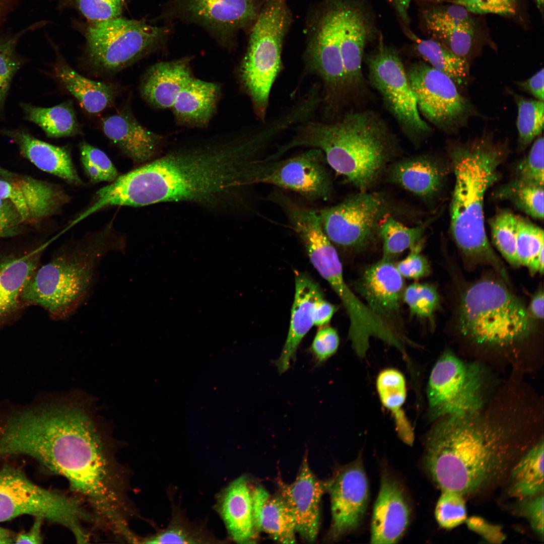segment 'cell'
<instances>
[{
  "instance_id": "cell-62",
  "label": "cell",
  "mask_w": 544,
  "mask_h": 544,
  "mask_svg": "<svg viewBox=\"0 0 544 544\" xmlns=\"http://www.w3.org/2000/svg\"><path fill=\"white\" fill-rule=\"evenodd\" d=\"M543 292L538 290L533 297L529 305V312L536 319L543 318Z\"/></svg>"
},
{
  "instance_id": "cell-61",
  "label": "cell",
  "mask_w": 544,
  "mask_h": 544,
  "mask_svg": "<svg viewBox=\"0 0 544 544\" xmlns=\"http://www.w3.org/2000/svg\"><path fill=\"white\" fill-rule=\"evenodd\" d=\"M415 0H391L400 18L403 22L407 25L409 24V10L411 3ZM427 1L433 3H442L444 2H450V0H418Z\"/></svg>"
},
{
  "instance_id": "cell-17",
  "label": "cell",
  "mask_w": 544,
  "mask_h": 544,
  "mask_svg": "<svg viewBox=\"0 0 544 544\" xmlns=\"http://www.w3.org/2000/svg\"><path fill=\"white\" fill-rule=\"evenodd\" d=\"M255 0H170L168 17L199 24L224 47L233 45L234 34L256 20Z\"/></svg>"
},
{
  "instance_id": "cell-5",
  "label": "cell",
  "mask_w": 544,
  "mask_h": 544,
  "mask_svg": "<svg viewBox=\"0 0 544 544\" xmlns=\"http://www.w3.org/2000/svg\"><path fill=\"white\" fill-rule=\"evenodd\" d=\"M126 244L125 237L109 224L65 242L30 279L22 303L43 308L53 320L67 319L89 297L101 260L110 252L123 251Z\"/></svg>"
},
{
  "instance_id": "cell-24",
  "label": "cell",
  "mask_w": 544,
  "mask_h": 544,
  "mask_svg": "<svg viewBox=\"0 0 544 544\" xmlns=\"http://www.w3.org/2000/svg\"><path fill=\"white\" fill-rule=\"evenodd\" d=\"M105 135L136 164L153 159L165 141L162 135L143 126L129 109H123L102 120Z\"/></svg>"
},
{
  "instance_id": "cell-42",
  "label": "cell",
  "mask_w": 544,
  "mask_h": 544,
  "mask_svg": "<svg viewBox=\"0 0 544 544\" xmlns=\"http://www.w3.org/2000/svg\"><path fill=\"white\" fill-rule=\"evenodd\" d=\"M498 194L500 197L510 200L529 216L539 219H543V186L516 178L504 186Z\"/></svg>"
},
{
  "instance_id": "cell-57",
  "label": "cell",
  "mask_w": 544,
  "mask_h": 544,
  "mask_svg": "<svg viewBox=\"0 0 544 544\" xmlns=\"http://www.w3.org/2000/svg\"><path fill=\"white\" fill-rule=\"evenodd\" d=\"M471 530L482 536L485 539L492 543H501L505 536L499 526L489 523L479 516H471L465 521Z\"/></svg>"
},
{
  "instance_id": "cell-25",
  "label": "cell",
  "mask_w": 544,
  "mask_h": 544,
  "mask_svg": "<svg viewBox=\"0 0 544 544\" xmlns=\"http://www.w3.org/2000/svg\"><path fill=\"white\" fill-rule=\"evenodd\" d=\"M295 279V292L289 332L280 356L275 363L280 373L287 371L291 362L295 359L299 344L314 325L316 302L323 297L319 286L309 276L297 272Z\"/></svg>"
},
{
  "instance_id": "cell-18",
  "label": "cell",
  "mask_w": 544,
  "mask_h": 544,
  "mask_svg": "<svg viewBox=\"0 0 544 544\" xmlns=\"http://www.w3.org/2000/svg\"><path fill=\"white\" fill-rule=\"evenodd\" d=\"M0 197L14 205L30 229L38 228L70 200L60 185L11 171L1 164Z\"/></svg>"
},
{
  "instance_id": "cell-29",
  "label": "cell",
  "mask_w": 544,
  "mask_h": 544,
  "mask_svg": "<svg viewBox=\"0 0 544 544\" xmlns=\"http://www.w3.org/2000/svg\"><path fill=\"white\" fill-rule=\"evenodd\" d=\"M387 180L423 200L440 190L444 171L440 164L428 155H417L394 161L387 169Z\"/></svg>"
},
{
  "instance_id": "cell-50",
  "label": "cell",
  "mask_w": 544,
  "mask_h": 544,
  "mask_svg": "<svg viewBox=\"0 0 544 544\" xmlns=\"http://www.w3.org/2000/svg\"><path fill=\"white\" fill-rule=\"evenodd\" d=\"M543 137L533 143L528 155L517 168V178L533 184L543 186Z\"/></svg>"
},
{
  "instance_id": "cell-26",
  "label": "cell",
  "mask_w": 544,
  "mask_h": 544,
  "mask_svg": "<svg viewBox=\"0 0 544 544\" xmlns=\"http://www.w3.org/2000/svg\"><path fill=\"white\" fill-rule=\"evenodd\" d=\"M190 62L184 57L150 66L141 81L143 98L156 109L170 110L179 92L194 76Z\"/></svg>"
},
{
  "instance_id": "cell-64",
  "label": "cell",
  "mask_w": 544,
  "mask_h": 544,
  "mask_svg": "<svg viewBox=\"0 0 544 544\" xmlns=\"http://www.w3.org/2000/svg\"><path fill=\"white\" fill-rule=\"evenodd\" d=\"M536 5L537 8L540 11L541 13L543 12V0H533Z\"/></svg>"
},
{
  "instance_id": "cell-44",
  "label": "cell",
  "mask_w": 544,
  "mask_h": 544,
  "mask_svg": "<svg viewBox=\"0 0 544 544\" xmlns=\"http://www.w3.org/2000/svg\"><path fill=\"white\" fill-rule=\"evenodd\" d=\"M59 9L75 10L87 21L95 22L120 17L128 0H53Z\"/></svg>"
},
{
  "instance_id": "cell-55",
  "label": "cell",
  "mask_w": 544,
  "mask_h": 544,
  "mask_svg": "<svg viewBox=\"0 0 544 544\" xmlns=\"http://www.w3.org/2000/svg\"><path fill=\"white\" fill-rule=\"evenodd\" d=\"M521 511L529 522L533 530L543 539V494L522 499Z\"/></svg>"
},
{
  "instance_id": "cell-47",
  "label": "cell",
  "mask_w": 544,
  "mask_h": 544,
  "mask_svg": "<svg viewBox=\"0 0 544 544\" xmlns=\"http://www.w3.org/2000/svg\"><path fill=\"white\" fill-rule=\"evenodd\" d=\"M423 15L426 27H451L475 32L476 25L471 13L456 4L433 6L424 11Z\"/></svg>"
},
{
  "instance_id": "cell-21",
  "label": "cell",
  "mask_w": 544,
  "mask_h": 544,
  "mask_svg": "<svg viewBox=\"0 0 544 544\" xmlns=\"http://www.w3.org/2000/svg\"><path fill=\"white\" fill-rule=\"evenodd\" d=\"M355 289L375 315L399 331L396 325L404 281L392 260L381 258L367 267L355 282Z\"/></svg>"
},
{
  "instance_id": "cell-22",
  "label": "cell",
  "mask_w": 544,
  "mask_h": 544,
  "mask_svg": "<svg viewBox=\"0 0 544 544\" xmlns=\"http://www.w3.org/2000/svg\"><path fill=\"white\" fill-rule=\"evenodd\" d=\"M281 495L293 515L296 532L306 542H315L320 526V503L327 482L319 480L311 470L306 456L295 481L281 484Z\"/></svg>"
},
{
  "instance_id": "cell-37",
  "label": "cell",
  "mask_w": 544,
  "mask_h": 544,
  "mask_svg": "<svg viewBox=\"0 0 544 544\" xmlns=\"http://www.w3.org/2000/svg\"><path fill=\"white\" fill-rule=\"evenodd\" d=\"M376 387L383 405L395 415L400 438L405 443L411 445L414 440L413 431L401 410L406 395L403 375L394 369H385L378 375Z\"/></svg>"
},
{
  "instance_id": "cell-39",
  "label": "cell",
  "mask_w": 544,
  "mask_h": 544,
  "mask_svg": "<svg viewBox=\"0 0 544 544\" xmlns=\"http://www.w3.org/2000/svg\"><path fill=\"white\" fill-rule=\"evenodd\" d=\"M543 231L529 221L518 217L516 254L520 265L532 274L543 271Z\"/></svg>"
},
{
  "instance_id": "cell-46",
  "label": "cell",
  "mask_w": 544,
  "mask_h": 544,
  "mask_svg": "<svg viewBox=\"0 0 544 544\" xmlns=\"http://www.w3.org/2000/svg\"><path fill=\"white\" fill-rule=\"evenodd\" d=\"M81 162L88 177L93 182H111L118 172L107 155L102 150L82 142L79 145Z\"/></svg>"
},
{
  "instance_id": "cell-3",
  "label": "cell",
  "mask_w": 544,
  "mask_h": 544,
  "mask_svg": "<svg viewBox=\"0 0 544 544\" xmlns=\"http://www.w3.org/2000/svg\"><path fill=\"white\" fill-rule=\"evenodd\" d=\"M479 413L447 417L426 438L423 465L442 491L464 497L492 488L530 447L516 426L479 417Z\"/></svg>"
},
{
  "instance_id": "cell-23",
  "label": "cell",
  "mask_w": 544,
  "mask_h": 544,
  "mask_svg": "<svg viewBox=\"0 0 544 544\" xmlns=\"http://www.w3.org/2000/svg\"><path fill=\"white\" fill-rule=\"evenodd\" d=\"M411 511L399 481L387 471L382 473L371 523V543H395L410 522Z\"/></svg>"
},
{
  "instance_id": "cell-20",
  "label": "cell",
  "mask_w": 544,
  "mask_h": 544,
  "mask_svg": "<svg viewBox=\"0 0 544 544\" xmlns=\"http://www.w3.org/2000/svg\"><path fill=\"white\" fill-rule=\"evenodd\" d=\"M50 241L39 240L0 250V328L16 318L25 305V286L40 266Z\"/></svg>"
},
{
  "instance_id": "cell-54",
  "label": "cell",
  "mask_w": 544,
  "mask_h": 544,
  "mask_svg": "<svg viewBox=\"0 0 544 544\" xmlns=\"http://www.w3.org/2000/svg\"><path fill=\"white\" fill-rule=\"evenodd\" d=\"M339 342L338 334L334 328L326 326L321 327L310 347V351L317 363H322L334 354L337 350Z\"/></svg>"
},
{
  "instance_id": "cell-31",
  "label": "cell",
  "mask_w": 544,
  "mask_h": 544,
  "mask_svg": "<svg viewBox=\"0 0 544 544\" xmlns=\"http://www.w3.org/2000/svg\"><path fill=\"white\" fill-rule=\"evenodd\" d=\"M368 32V24L363 11L344 2L341 51L346 89H355L363 83L362 61Z\"/></svg>"
},
{
  "instance_id": "cell-34",
  "label": "cell",
  "mask_w": 544,
  "mask_h": 544,
  "mask_svg": "<svg viewBox=\"0 0 544 544\" xmlns=\"http://www.w3.org/2000/svg\"><path fill=\"white\" fill-rule=\"evenodd\" d=\"M543 448L542 438L514 464L508 474L511 496L522 500L543 493Z\"/></svg>"
},
{
  "instance_id": "cell-38",
  "label": "cell",
  "mask_w": 544,
  "mask_h": 544,
  "mask_svg": "<svg viewBox=\"0 0 544 544\" xmlns=\"http://www.w3.org/2000/svg\"><path fill=\"white\" fill-rule=\"evenodd\" d=\"M423 225L408 227L393 216L386 217L381 223L379 237L383 244L382 258L391 260L423 239Z\"/></svg>"
},
{
  "instance_id": "cell-45",
  "label": "cell",
  "mask_w": 544,
  "mask_h": 544,
  "mask_svg": "<svg viewBox=\"0 0 544 544\" xmlns=\"http://www.w3.org/2000/svg\"><path fill=\"white\" fill-rule=\"evenodd\" d=\"M402 298L411 315L432 322L440 301L439 294L433 285L421 283L411 284L404 290Z\"/></svg>"
},
{
  "instance_id": "cell-1",
  "label": "cell",
  "mask_w": 544,
  "mask_h": 544,
  "mask_svg": "<svg viewBox=\"0 0 544 544\" xmlns=\"http://www.w3.org/2000/svg\"><path fill=\"white\" fill-rule=\"evenodd\" d=\"M13 446L18 455L30 457L64 477L115 536L131 537L125 470L81 408L32 404L16 428Z\"/></svg>"
},
{
  "instance_id": "cell-10",
  "label": "cell",
  "mask_w": 544,
  "mask_h": 544,
  "mask_svg": "<svg viewBox=\"0 0 544 544\" xmlns=\"http://www.w3.org/2000/svg\"><path fill=\"white\" fill-rule=\"evenodd\" d=\"M79 497L38 486L19 467L0 468V522L23 515L39 517L68 528L79 543L89 536L83 524L93 520Z\"/></svg>"
},
{
  "instance_id": "cell-13",
  "label": "cell",
  "mask_w": 544,
  "mask_h": 544,
  "mask_svg": "<svg viewBox=\"0 0 544 544\" xmlns=\"http://www.w3.org/2000/svg\"><path fill=\"white\" fill-rule=\"evenodd\" d=\"M263 157L249 168L247 180L250 186L271 185L295 192L310 201H327L332 197V178L320 150L309 148L287 159L267 160Z\"/></svg>"
},
{
  "instance_id": "cell-33",
  "label": "cell",
  "mask_w": 544,
  "mask_h": 544,
  "mask_svg": "<svg viewBox=\"0 0 544 544\" xmlns=\"http://www.w3.org/2000/svg\"><path fill=\"white\" fill-rule=\"evenodd\" d=\"M57 56L55 77L86 111L96 114L113 104L119 92L116 85L90 80L74 70L62 56Z\"/></svg>"
},
{
  "instance_id": "cell-32",
  "label": "cell",
  "mask_w": 544,
  "mask_h": 544,
  "mask_svg": "<svg viewBox=\"0 0 544 544\" xmlns=\"http://www.w3.org/2000/svg\"><path fill=\"white\" fill-rule=\"evenodd\" d=\"M251 494L257 531L267 533L279 543H296L294 518L284 498L281 495L270 494L262 487L255 488Z\"/></svg>"
},
{
  "instance_id": "cell-56",
  "label": "cell",
  "mask_w": 544,
  "mask_h": 544,
  "mask_svg": "<svg viewBox=\"0 0 544 544\" xmlns=\"http://www.w3.org/2000/svg\"><path fill=\"white\" fill-rule=\"evenodd\" d=\"M200 540L182 526L173 525L154 536L147 537L140 542L145 543H196Z\"/></svg>"
},
{
  "instance_id": "cell-19",
  "label": "cell",
  "mask_w": 544,
  "mask_h": 544,
  "mask_svg": "<svg viewBox=\"0 0 544 544\" xmlns=\"http://www.w3.org/2000/svg\"><path fill=\"white\" fill-rule=\"evenodd\" d=\"M331 502L329 536L336 540L361 524L369 501L368 479L361 456L341 468L327 482Z\"/></svg>"
},
{
  "instance_id": "cell-4",
  "label": "cell",
  "mask_w": 544,
  "mask_h": 544,
  "mask_svg": "<svg viewBox=\"0 0 544 544\" xmlns=\"http://www.w3.org/2000/svg\"><path fill=\"white\" fill-rule=\"evenodd\" d=\"M320 150L327 164L359 191H368L399 155V149L381 120L368 112L351 113L332 122L306 120L274 155L296 147Z\"/></svg>"
},
{
  "instance_id": "cell-9",
  "label": "cell",
  "mask_w": 544,
  "mask_h": 544,
  "mask_svg": "<svg viewBox=\"0 0 544 544\" xmlns=\"http://www.w3.org/2000/svg\"><path fill=\"white\" fill-rule=\"evenodd\" d=\"M90 66L113 73L155 52L165 44L169 28L120 17L80 24Z\"/></svg>"
},
{
  "instance_id": "cell-28",
  "label": "cell",
  "mask_w": 544,
  "mask_h": 544,
  "mask_svg": "<svg viewBox=\"0 0 544 544\" xmlns=\"http://www.w3.org/2000/svg\"><path fill=\"white\" fill-rule=\"evenodd\" d=\"M220 95L217 83L194 76L179 92L170 110L177 125L206 128L216 112Z\"/></svg>"
},
{
  "instance_id": "cell-60",
  "label": "cell",
  "mask_w": 544,
  "mask_h": 544,
  "mask_svg": "<svg viewBox=\"0 0 544 544\" xmlns=\"http://www.w3.org/2000/svg\"><path fill=\"white\" fill-rule=\"evenodd\" d=\"M43 518L36 517L31 528L26 532H21L15 536L16 543H41L43 542L41 526Z\"/></svg>"
},
{
  "instance_id": "cell-59",
  "label": "cell",
  "mask_w": 544,
  "mask_h": 544,
  "mask_svg": "<svg viewBox=\"0 0 544 544\" xmlns=\"http://www.w3.org/2000/svg\"><path fill=\"white\" fill-rule=\"evenodd\" d=\"M543 74L542 68L528 79L519 82L518 85L523 90L532 95L537 100L543 101Z\"/></svg>"
},
{
  "instance_id": "cell-2",
  "label": "cell",
  "mask_w": 544,
  "mask_h": 544,
  "mask_svg": "<svg viewBox=\"0 0 544 544\" xmlns=\"http://www.w3.org/2000/svg\"><path fill=\"white\" fill-rule=\"evenodd\" d=\"M272 141L270 130L261 126L174 149L118 175L106 187L107 201L112 206L175 201L244 205L250 167L263 157Z\"/></svg>"
},
{
  "instance_id": "cell-43",
  "label": "cell",
  "mask_w": 544,
  "mask_h": 544,
  "mask_svg": "<svg viewBox=\"0 0 544 544\" xmlns=\"http://www.w3.org/2000/svg\"><path fill=\"white\" fill-rule=\"evenodd\" d=\"M518 217L504 211L498 214L491 222L493 243L503 257L512 266H520L516 254V239Z\"/></svg>"
},
{
  "instance_id": "cell-27",
  "label": "cell",
  "mask_w": 544,
  "mask_h": 544,
  "mask_svg": "<svg viewBox=\"0 0 544 544\" xmlns=\"http://www.w3.org/2000/svg\"><path fill=\"white\" fill-rule=\"evenodd\" d=\"M1 133L13 141L20 154L39 169L69 183L82 184L66 147L39 140L23 129H3Z\"/></svg>"
},
{
  "instance_id": "cell-6",
  "label": "cell",
  "mask_w": 544,
  "mask_h": 544,
  "mask_svg": "<svg viewBox=\"0 0 544 544\" xmlns=\"http://www.w3.org/2000/svg\"><path fill=\"white\" fill-rule=\"evenodd\" d=\"M504 148L484 134L450 152L455 184L450 205V228L456 245L469 260L492 265L503 278L504 266L486 236L484 203L486 191L498 179Z\"/></svg>"
},
{
  "instance_id": "cell-53",
  "label": "cell",
  "mask_w": 544,
  "mask_h": 544,
  "mask_svg": "<svg viewBox=\"0 0 544 544\" xmlns=\"http://www.w3.org/2000/svg\"><path fill=\"white\" fill-rule=\"evenodd\" d=\"M29 229L14 205L0 197V239L16 238Z\"/></svg>"
},
{
  "instance_id": "cell-63",
  "label": "cell",
  "mask_w": 544,
  "mask_h": 544,
  "mask_svg": "<svg viewBox=\"0 0 544 544\" xmlns=\"http://www.w3.org/2000/svg\"><path fill=\"white\" fill-rule=\"evenodd\" d=\"M15 536L9 530L0 527V543H11L14 542Z\"/></svg>"
},
{
  "instance_id": "cell-30",
  "label": "cell",
  "mask_w": 544,
  "mask_h": 544,
  "mask_svg": "<svg viewBox=\"0 0 544 544\" xmlns=\"http://www.w3.org/2000/svg\"><path fill=\"white\" fill-rule=\"evenodd\" d=\"M219 512L230 537L239 543L256 542L252 494L247 481L241 476L225 489L219 501Z\"/></svg>"
},
{
  "instance_id": "cell-41",
  "label": "cell",
  "mask_w": 544,
  "mask_h": 544,
  "mask_svg": "<svg viewBox=\"0 0 544 544\" xmlns=\"http://www.w3.org/2000/svg\"><path fill=\"white\" fill-rule=\"evenodd\" d=\"M518 108L516 125L518 142L523 149L538 136L543 128V101L515 95Z\"/></svg>"
},
{
  "instance_id": "cell-7",
  "label": "cell",
  "mask_w": 544,
  "mask_h": 544,
  "mask_svg": "<svg viewBox=\"0 0 544 544\" xmlns=\"http://www.w3.org/2000/svg\"><path fill=\"white\" fill-rule=\"evenodd\" d=\"M459 327L468 338L481 344L504 346L530 332L529 312L502 284L483 280L464 292L459 312Z\"/></svg>"
},
{
  "instance_id": "cell-40",
  "label": "cell",
  "mask_w": 544,
  "mask_h": 544,
  "mask_svg": "<svg viewBox=\"0 0 544 544\" xmlns=\"http://www.w3.org/2000/svg\"><path fill=\"white\" fill-rule=\"evenodd\" d=\"M44 25V21L37 22L16 33L0 36V111L12 79L22 64V60L16 51L19 39L27 32Z\"/></svg>"
},
{
  "instance_id": "cell-15",
  "label": "cell",
  "mask_w": 544,
  "mask_h": 544,
  "mask_svg": "<svg viewBox=\"0 0 544 544\" xmlns=\"http://www.w3.org/2000/svg\"><path fill=\"white\" fill-rule=\"evenodd\" d=\"M372 85L381 95L391 113L415 141L430 131L419 113L407 72L398 53L382 44L367 60Z\"/></svg>"
},
{
  "instance_id": "cell-52",
  "label": "cell",
  "mask_w": 544,
  "mask_h": 544,
  "mask_svg": "<svg viewBox=\"0 0 544 544\" xmlns=\"http://www.w3.org/2000/svg\"><path fill=\"white\" fill-rule=\"evenodd\" d=\"M424 243L423 239L411 248L409 254L395 265L403 278L417 280L430 274V264L421 253Z\"/></svg>"
},
{
  "instance_id": "cell-58",
  "label": "cell",
  "mask_w": 544,
  "mask_h": 544,
  "mask_svg": "<svg viewBox=\"0 0 544 544\" xmlns=\"http://www.w3.org/2000/svg\"><path fill=\"white\" fill-rule=\"evenodd\" d=\"M336 310L334 305L325 300L323 297L316 302L313 313L314 325L320 327L326 326Z\"/></svg>"
},
{
  "instance_id": "cell-8",
  "label": "cell",
  "mask_w": 544,
  "mask_h": 544,
  "mask_svg": "<svg viewBox=\"0 0 544 544\" xmlns=\"http://www.w3.org/2000/svg\"><path fill=\"white\" fill-rule=\"evenodd\" d=\"M291 21L285 0H268L254 22L239 67L242 88L258 118L264 121L272 86L282 67V51Z\"/></svg>"
},
{
  "instance_id": "cell-14",
  "label": "cell",
  "mask_w": 544,
  "mask_h": 544,
  "mask_svg": "<svg viewBox=\"0 0 544 544\" xmlns=\"http://www.w3.org/2000/svg\"><path fill=\"white\" fill-rule=\"evenodd\" d=\"M406 72L418 109L440 129L454 132L475 113L446 75L422 61L412 64Z\"/></svg>"
},
{
  "instance_id": "cell-49",
  "label": "cell",
  "mask_w": 544,
  "mask_h": 544,
  "mask_svg": "<svg viewBox=\"0 0 544 544\" xmlns=\"http://www.w3.org/2000/svg\"><path fill=\"white\" fill-rule=\"evenodd\" d=\"M426 28L434 40L459 56L466 58L472 50L475 40V31L445 26H428Z\"/></svg>"
},
{
  "instance_id": "cell-36",
  "label": "cell",
  "mask_w": 544,
  "mask_h": 544,
  "mask_svg": "<svg viewBox=\"0 0 544 544\" xmlns=\"http://www.w3.org/2000/svg\"><path fill=\"white\" fill-rule=\"evenodd\" d=\"M406 32L417 52L428 64L448 76L457 86L465 82L469 75V65L465 58L455 54L436 40L422 39L411 31Z\"/></svg>"
},
{
  "instance_id": "cell-12",
  "label": "cell",
  "mask_w": 544,
  "mask_h": 544,
  "mask_svg": "<svg viewBox=\"0 0 544 544\" xmlns=\"http://www.w3.org/2000/svg\"><path fill=\"white\" fill-rule=\"evenodd\" d=\"M483 391L481 367L446 352L430 375L427 386L430 416L434 419L478 413L484 405Z\"/></svg>"
},
{
  "instance_id": "cell-48",
  "label": "cell",
  "mask_w": 544,
  "mask_h": 544,
  "mask_svg": "<svg viewBox=\"0 0 544 544\" xmlns=\"http://www.w3.org/2000/svg\"><path fill=\"white\" fill-rule=\"evenodd\" d=\"M439 525L445 529H452L465 522L467 512L464 496L453 491H443L435 510Z\"/></svg>"
},
{
  "instance_id": "cell-35",
  "label": "cell",
  "mask_w": 544,
  "mask_h": 544,
  "mask_svg": "<svg viewBox=\"0 0 544 544\" xmlns=\"http://www.w3.org/2000/svg\"><path fill=\"white\" fill-rule=\"evenodd\" d=\"M21 106L26 119L38 125L48 138L72 137L81 133L71 100L48 108L27 103Z\"/></svg>"
},
{
  "instance_id": "cell-11",
  "label": "cell",
  "mask_w": 544,
  "mask_h": 544,
  "mask_svg": "<svg viewBox=\"0 0 544 544\" xmlns=\"http://www.w3.org/2000/svg\"><path fill=\"white\" fill-rule=\"evenodd\" d=\"M317 211L324 231L333 245L354 252L363 251L374 243L386 217L420 215L419 211L383 191H359L336 205Z\"/></svg>"
},
{
  "instance_id": "cell-16",
  "label": "cell",
  "mask_w": 544,
  "mask_h": 544,
  "mask_svg": "<svg viewBox=\"0 0 544 544\" xmlns=\"http://www.w3.org/2000/svg\"><path fill=\"white\" fill-rule=\"evenodd\" d=\"M344 5L342 0H334L318 11L305 53L306 69L322 81L325 99L329 103L346 89L341 51Z\"/></svg>"
},
{
  "instance_id": "cell-51",
  "label": "cell",
  "mask_w": 544,
  "mask_h": 544,
  "mask_svg": "<svg viewBox=\"0 0 544 544\" xmlns=\"http://www.w3.org/2000/svg\"><path fill=\"white\" fill-rule=\"evenodd\" d=\"M450 3L461 6L470 13L493 14L503 16H512L517 10V0H450Z\"/></svg>"
}]
</instances>
